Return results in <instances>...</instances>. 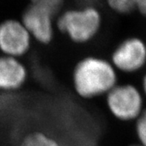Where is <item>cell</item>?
I'll use <instances>...</instances> for the list:
<instances>
[{"instance_id":"cell-5","label":"cell","mask_w":146,"mask_h":146,"mask_svg":"<svg viewBox=\"0 0 146 146\" xmlns=\"http://www.w3.org/2000/svg\"><path fill=\"white\" fill-rule=\"evenodd\" d=\"M111 63L116 71L124 73L136 72L146 63L145 43L137 37L126 39L112 53Z\"/></svg>"},{"instance_id":"cell-3","label":"cell","mask_w":146,"mask_h":146,"mask_svg":"<svg viewBox=\"0 0 146 146\" xmlns=\"http://www.w3.org/2000/svg\"><path fill=\"white\" fill-rule=\"evenodd\" d=\"M143 105L141 91L130 84H116L106 94V106L110 114L121 121L136 120L144 110Z\"/></svg>"},{"instance_id":"cell-4","label":"cell","mask_w":146,"mask_h":146,"mask_svg":"<svg viewBox=\"0 0 146 146\" xmlns=\"http://www.w3.org/2000/svg\"><path fill=\"white\" fill-rule=\"evenodd\" d=\"M31 39L21 21L9 19L0 24V50L5 56L16 58L24 56L30 49Z\"/></svg>"},{"instance_id":"cell-6","label":"cell","mask_w":146,"mask_h":146,"mask_svg":"<svg viewBox=\"0 0 146 146\" xmlns=\"http://www.w3.org/2000/svg\"><path fill=\"white\" fill-rule=\"evenodd\" d=\"M54 18L44 7L33 2L25 10L21 22L32 37L42 44H49L54 37Z\"/></svg>"},{"instance_id":"cell-10","label":"cell","mask_w":146,"mask_h":146,"mask_svg":"<svg viewBox=\"0 0 146 146\" xmlns=\"http://www.w3.org/2000/svg\"><path fill=\"white\" fill-rule=\"evenodd\" d=\"M136 133L139 145L146 146V109H144L141 115L136 120Z\"/></svg>"},{"instance_id":"cell-14","label":"cell","mask_w":146,"mask_h":146,"mask_svg":"<svg viewBox=\"0 0 146 146\" xmlns=\"http://www.w3.org/2000/svg\"><path fill=\"white\" fill-rule=\"evenodd\" d=\"M131 146H141V145H131Z\"/></svg>"},{"instance_id":"cell-2","label":"cell","mask_w":146,"mask_h":146,"mask_svg":"<svg viewBox=\"0 0 146 146\" xmlns=\"http://www.w3.org/2000/svg\"><path fill=\"white\" fill-rule=\"evenodd\" d=\"M101 16L93 7L73 9L61 14L57 21L58 29L76 43L92 40L101 27Z\"/></svg>"},{"instance_id":"cell-13","label":"cell","mask_w":146,"mask_h":146,"mask_svg":"<svg viewBox=\"0 0 146 146\" xmlns=\"http://www.w3.org/2000/svg\"><path fill=\"white\" fill-rule=\"evenodd\" d=\"M80 3H83V4H85V7H91V6H89V3L93 1V0H80Z\"/></svg>"},{"instance_id":"cell-15","label":"cell","mask_w":146,"mask_h":146,"mask_svg":"<svg viewBox=\"0 0 146 146\" xmlns=\"http://www.w3.org/2000/svg\"><path fill=\"white\" fill-rule=\"evenodd\" d=\"M31 1H32V3H33V2H36V0H31Z\"/></svg>"},{"instance_id":"cell-11","label":"cell","mask_w":146,"mask_h":146,"mask_svg":"<svg viewBox=\"0 0 146 146\" xmlns=\"http://www.w3.org/2000/svg\"><path fill=\"white\" fill-rule=\"evenodd\" d=\"M36 2L44 7L55 17L62 9L64 0H36Z\"/></svg>"},{"instance_id":"cell-9","label":"cell","mask_w":146,"mask_h":146,"mask_svg":"<svg viewBox=\"0 0 146 146\" xmlns=\"http://www.w3.org/2000/svg\"><path fill=\"white\" fill-rule=\"evenodd\" d=\"M110 7L119 13H130L138 10L146 16V0H107Z\"/></svg>"},{"instance_id":"cell-12","label":"cell","mask_w":146,"mask_h":146,"mask_svg":"<svg viewBox=\"0 0 146 146\" xmlns=\"http://www.w3.org/2000/svg\"><path fill=\"white\" fill-rule=\"evenodd\" d=\"M142 89H143V94L146 97V73L142 80Z\"/></svg>"},{"instance_id":"cell-7","label":"cell","mask_w":146,"mask_h":146,"mask_svg":"<svg viewBox=\"0 0 146 146\" xmlns=\"http://www.w3.org/2000/svg\"><path fill=\"white\" fill-rule=\"evenodd\" d=\"M28 78V71L19 58L0 57V91L12 93L21 89Z\"/></svg>"},{"instance_id":"cell-8","label":"cell","mask_w":146,"mask_h":146,"mask_svg":"<svg viewBox=\"0 0 146 146\" xmlns=\"http://www.w3.org/2000/svg\"><path fill=\"white\" fill-rule=\"evenodd\" d=\"M19 146H62L54 137L46 133L36 131L24 136Z\"/></svg>"},{"instance_id":"cell-1","label":"cell","mask_w":146,"mask_h":146,"mask_svg":"<svg viewBox=\"0 0 146 146\" xmlns=\"http://www.w3.org/2000/svg\"><path fill=\"white\" fill-rule=\"evenodd\" d=\"M117 71L112 63L102 58H84L72 73L74 90L79 97L92 99L109 93L117 84Z\"/></svg>"}]
</instances>
